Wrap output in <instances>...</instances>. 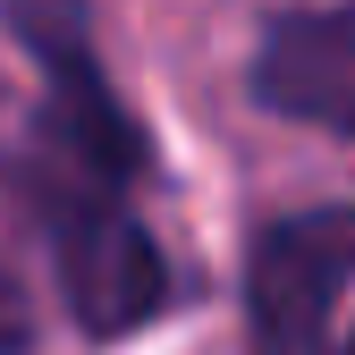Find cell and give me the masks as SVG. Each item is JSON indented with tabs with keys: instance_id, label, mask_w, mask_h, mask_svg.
<instances>
[{
	"instance_id": "obj_2",
	"label": "cell",
	"mask_w": 355,
	"mask_h": 355,
	"mask_svg": "<svg viewBox=\"0 0 355 355\" xmlns=\"http://www.w3.org/2000/svg\"><path fill=\"white\" fill-rule=\"evenodd\" d=\"M9 34L34 51L42 85H51V136L68 144L76 169L102 178V195H119L127 178H144V127L127 119V102L110 94V68L94 51V9L85 0H9Z\"/></svg>"
},
{
	"instance_id": "obj_4",
	"label": "cell",
	"mask_w": 355,
	"mask_h": 355,
	"mask_svg": "<svg viewBox=\"0 0 355 355\" xmlns=\"http://www.w3.org/2000/svg\"><path fill=\"white\" fill-rule=\"evenodd\" d=\"M245 94L271 119L322 127V136H355V0L279 9L271 26L254 34Z\"/></svg>"
},
{
	"instance_id": "obj_5",
	"label": "cell",
	"mask_w": 355,
	"mask_h": 355,
	"mask_svg": "<svg viewBox=\"0 0 355 355\" xmlns=\"http://www.w3.org/2000/svg\"><path fill=\"white\" fill-rule=\"evenodd\" d=\"M26 347V304H17V288L0 279V355H17Z\"/></svg>"
},
{
	"instance_id": "obj_1",
	"label": "cell",
	"mask_w": 355,
	"mask_h": 355,
	"mask_svg": "<svg viewBox=\"0 0 355 355\" xmlns=\"http://www.w3.org/2000/svg\"><path fill=\"white\" fill-rule=\"evenodd\" d=\"M355 288V203H296L245 237V330L254 355H322Z\"/></svg>"
},
{
	"instance_id": "obj_3",
	"label": "cell",
	"mask_w": 355,
	"mask_h": 355,
	"mask_svg": "<svg viewBox=\"0 0 355 355\" xmlns=\"http://www.w3.org/2000/svg\"><path fill=\"white\" fill-rule=\"evenodd\" d=\"M51 254H60V296H68V313L85 338H127V330H144L169 313V262L153 245V229L136 211H127L119 195L102 203H60L51 220Z\"/></svg>"
}]
</instances>
